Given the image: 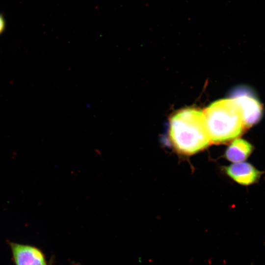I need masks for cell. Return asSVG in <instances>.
Returning <instances> with one entry per match:
<instances>
[{"label": "cell", "mask_w": 265, "mask_h": 265, "mask_svg": "<svg viewBox=\"0 0 265 265\" xmlns=\"http://www.w3.org/2000/svg\"><path fill=\"white\" fill-rule=\"evenodd\" d=\"M227 175L237 183L248 186L257 182L263 172L246 162H236L225 168Z\"/></svg>", "instance_id": "obj_5"}, {"label": "cell", "mask_w": 265, "mask_h": 265, "mask_svg": "<svg viewBox=\"0 0 265 265\" xmlns=\"http://www.w3.org/2000/svg\"><path fill=\"white\" fill-rule=\"evenodd\" d=\"M239 106L245 128L257 124L261 119L263 108L260 102L248 90L243 88L235 89L231 98Z\"/></svg>", "instance_id": "obj_3"}, {"label": "cell", "mask_w": 265, "mask_h": 265, "mask_svg": "<svg viewBox=\"0 0 265 265\" xmlns=\"http://www.w3.org/2000/svg\"><path fill=\"white\" fill-rule=\"evenodd\" d=\"M203 112L211 143L230 141L240 135L245 128L241 109L232 98L216 101Z\"/></svg>", "instance_id": "obj_2"}, {"label": "cell", "mask_w": 265, "mask_h": 265, "mask_svg": "<svg viewBox=\"0 0 265 265\" xmlns=\"http://www.w3.org/2000/svg\"><path fill=\"white\" fill-rule=\"evenodd\" d=\"M15 265H47L45 256L38 248L30 245L10 242Z\"/></svg>", "instance_id": "obj_4"}, {"label": "cell", "mask_w": 265, "mask_h": 265, "mask_svg": "<svg viewBox=\"0 0 265 265\" xmlns=\"http://www.w3.org/2000/svg\"><path fill=\"white\" fill-rule=\"evenodd\" d=\"M254 146L248 141L241 138L235 139L227 148L225 157L236 163L245 160L251 154Z\"/></svg>", "instance_id": "obj_6"}, {"label": "cell", "mask_w": 265, "mask_h": 265, "mask_svg": "<svg viewBox=\"0 0 265 265\" xmlns=\"http://www.w3.org/2000/svg\"><path fill=\"white\" fill-rule=\"evenodd\" d=\"M169 134L174 148L185 155L194 154L211 143L203 112L195 108L175 113L170 119Z\"/></svg>", "instance_id": "obj_1"}, {"label": "cell", "mask_w": 265, "mask_h": 265, "mask_svg": "<svg viewBox=\"0 0 265 265\" xmlns=\"http://www.w3.org/2000/svg\"><path fill=\"white\" fill-rule=\"evenodd\" d=\"M6 28V21L3 15L0 13V35L2 34Z\"/></svg>", "instance_id": "obj_7"}]
</instances>
